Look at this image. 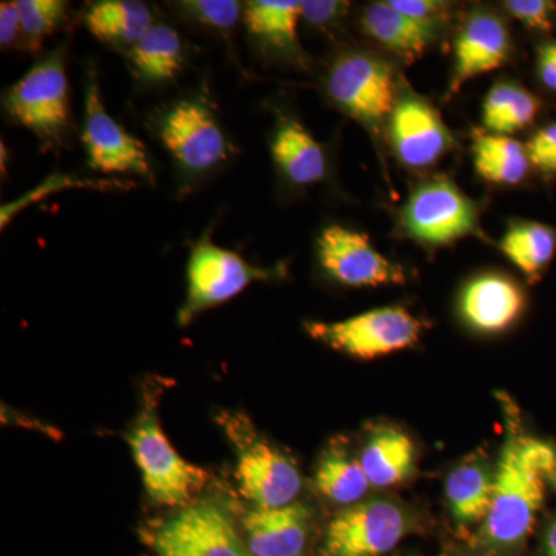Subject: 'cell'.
Returning <instances> with one entry per match:
<instances>
[{"label": "cell", "instance_id": "74e56055", "mask_svg": "<svg viewBox=\"0 0 556 556\" xmlns=\"http://www.w3.org/2000/svg\"><path fill=\"white\" fill-rule=\"evenodd\" d=\"M546 555L556 556V521L551 526L547 532Z\"/></svg>", "mask_w": 556, "mask_h": 556}, {"label": "cell", "instance_id": "603a6c76", "mask_svg": "<svg viewBox=\"0 0 556 556\" xmlns=\"http://www.w3.org/2000/svg\"><path fill=\"white\" fill-rule=\"evenodd\" d=\"M416 450L412 439L396 428L376 431L361 455V466L371 486L401 484L413 473Z\"/></svg>", "mask_w": 556, "mask_h": 556}, {"label": "cell", "instance_id": "f546056e", "mask_svg": "<svg viewBox=\"0 0 556 556\" xmlns=\"http://www.w3.org/2000/svg\"><path fill=\"white\" fill-rule=\"evenodd\" d=\"M22 25V49L38 53L67 13L62 0H16Z\"/></svg>", "mask_w": 556, "mask_h": 556}, {"label": "cell", "instance_id": "f35d334b", "mask_svg": "<svg viewBox=\"0 0 556 556\" xmlns=\"http://www.w3.org/2000/svg\"><path fill=\"white\" fill-rule=\"evenodd\" d=\"M552 481H554V485H555V489H556V470H555L554 479H552Z\"/></svg>", "mask_w": 556, "mask_h": 556}, {"label": "cell", "instance_id": "277c9868", "mask_svg": "<svg viewBox=\"0 0 556 556\" xmlns=\"http://www.w3.org/2000/svg\"><path fill=\"white\" fill-rule=\"evenodd\" d=\"M219 422L236 445L237 481L241 495L262 508L294 503L302 486L295 464L268 441L258 438L243 415L226 413Z\"/></svg>", "mask_w": 556, "mask_h": 556}, {"label": "cell", "instance_id": "5b68a950", "mask_svg": "<svg viewBox=\"0 0 556 556\" xmlns=\"http://www.w3.org/2000/svg\"><path fill=\"white\" fill-rule=\"evenodd\" d=\"M155 124L161 144L190 177L217 169L232 155L228 135L204 98L172 102Z\"/></svg>", "mask_w": 556, "mask_h": 556}, {"label": "cell", "instance_id": "d6a6232c", "mask_svg": "<svg viewBox=\"0 0 556 556\" xmlns=\"http://www.w3.org/2000/svg\"><path fill=\"white\" fill-rule=\"evenodd\" d=\"M530 164L544 178H556V123L541 127L526 144Z\"/></svg>", "mask_w": 556, "mask_h": 556}, {"label": "cell", "instance_id": "cb8c5ba5", "mask_svg": "<svg viewBox=\"0 0 556 556\" xmlns=\"http://www.w3.org/2000/svg\"><path fill=\"white\" fill-rule=\"evenodd\" d=\"M471 152L479 177L493 185L517 186L532 169L526 146L506 135L475 131Z\"/></svg>", "mask_w": 556, "mask_h": 556}, {"label": "cell", "instance_id": "4fadbf2b", "mask_svg": "<svg viewBox=\"0 0 556 556\" xmlns=\"http://www.w3.org/2000/svg\"><path fill=\"white\" fill-rule=\"evenodd\" d=\"M317 258L321 268L339 283L351 288L404 283L405 270L372 247L358 230L332 225L317 239Z\"/></svg>", "mask_w": 556, "mask_h": 556}, {"label": "cell", "instance_id": "44dd1931", "mask_svg": "<svg viewBox=\"0 0 556 556\" xmlns=\"http://www.w3.org/2000/svg\"><path fill=\"white\" fill-rule=\"evenodd\" d=\"M84 22L101 42L130 51L152 28V13L138 0H101L90 3Z\"/></svg>", "mask_w": 556, "mask_h": 556}, {"label": "cell", "instance_id": "8992f818", "mask_svg": "<svg viewBox=\"0 0 556 556\" xmlns=\"http://www.w3.org/2000/svg\"><path fill=\"white\" fill-rule=\"evenodd\" d=\"M129 444L146 492L155 503L182 506L206 484V471L182 459L172 447L160 426L155 405L139 415L131 428Z\"/></svg>", "mask_w": 556, "mask_h": 556}, {"label": "cell", "instance_id": "6da1fadb", "mask_svg": "<svg viewBox=\"0 0 556 556\" xmlns=\"http://www.w3.org/2000/svg\"><path fill=\"white\" fill-rule=\"evenodd\" d=\"M555 470V448L526 437L517 422L511 424L496 468L492 506L482 522L486 546L511 548L526 540Z\"/></svg>", "mask_w": 556, "mask_h": 556}, {"label": "cell", "instance_id": "d6986e66", "mask_svg": "<svg viewBox=\"0 0 556 556\" xmlns=\"http://www.w3.org/2000/svg\"><path fill=\"white\" fill-rule=\"evenodd\" d=\"M244 25L266 53L302 61L298 28L302 21L298 0H251L243 7Z\"/></svg>", "mask_w": 556, "mask_h": 556}, {"label": "cell", "instance_id": "1f68e13d", "mask_svg": "<svg viewBox=\"0 0 556 556\" xmlns=\"http://www.w3.org/2000/svg\"><path fill=\"white\" fill-rule=\"evenodd\" d=\"M504 9L530 30L551 33L556 24V3L551 0H507Z\"/></svg>", "mask_w": 556, "mask_h": 556}, {"label": "cell", "instance_id": "7402d4cb", "mask_svg": "<svg viewBox=\"0 0 556 556\" xmlns=\"http://www.w3.org/2000/svg\"><path fill=\"white\" fill-rule=\"evenodd\" d=\"M131 72L142 84L174 79L185 62V42L170 25L155 22L137 46L127 51Z\"/></svg>", "mask_w": 556, "mask_h": 556}, {"label": "cell", "instance_id": "f1b7e54d", "mask_svg": "<svg viewBox=\"0 0 556 556\" xmlns=\"http://www.w3.org/2000/svg\"><path fill=\"white\" fill-rule=\"evenodd\" d=\"M129 182L115 181V179H91L76 177V175L54 174L43 179L40 185L31 189L30 192L24 193L21 199L3 204L0 208V228L5 229L7 226L16 218L20 212L31 204L49 199L53 193L62 192L67 189H94V190H115L130 189Z\"/></svg>", "mask_w": 556, "mask_h": 556}, {"label": "cell", "instance_id": "e575fe53", "mask_svg": "<svg viewBox=\"0 0 556 556\" xmlns=\"http://www.w3.org/2000/svg\"><path fill=\"white\" fill-rule=\"evenodd\" d=\"M401 13L430 27L438 28L439 22L447 17L448 5L438 0H388Z\"/></svg>", "mask_w": 556, "mask_h": 556}, {"label": "cell", "instance_id": "7c38bea8", "mask_svg": "<svg viewBox=\"0 0 556 556\" xmlns=\"http://www.w3.org/2000/svg\"><path fill=\"white\" fill-rule=\"evenodd\" d=\"M407 515L391 501L357 503L329 522L324 556H383L401 543Z\"/></svg>", "mask_w": 556, "mask_h": 556}, {"label": "cell", "instance_id": "5bb4252c", "mask_svg": "<svg viewBox=\"0 0 556 556\" xmlns=\"http://www.w3.org/2000/svg\"><path fill=\"white\" fill-rule=\"evenodd\" d=\"M388 130L397 160L409 169L434 166L455 146L438 109L412 91L399 94Z\"/></svg>", "mask_w": 556, "mask_h": 556}, {"label": "cell", "instance_id": "836d02e7", "mask_svg": "<svg viewBox=\"0 0 556 556\" xmlns=\"http://www.w3.org/2000/svg\"><path fill=\"white\" fill-rule=\"evenodd\" d=\"M350 5L340 0H305L300 2V14L311 27L331 28L346 16Z\"/></svg>", "mask_w": 556, "mask_h": 556}, {"label": "cell", "instance_id": "3957f363", "mask_svg": "<svg viewBox=\"0 0 556 556\" xmlns=\"http://www.w3.org/2000/svg\"><path fill=\"white\" fill-rule=\"evenodd\" d=\"M325 89L336 108L375 134L390 119L399 100L393 68L367 51L339 54L328 70Z\"/></svg>", "mask_w": 556, "mask_h": 556}, {"label": "cell", "instance_id": "9c48e42d", "mask_svg": "<svg viewBox=\"0 0 556 556\" xmlns=\"http://www.w3.org/2000/svg\"><path fill=\"white\" fill-rule=\"evenodd\" d=\"M269 273L247 262L237 252L201 237L190 251L188 295L178 311V325L186 327L204 311L223 305L254 281L268 280Z\"/></svg>", "mask_w": 556, "mask_h": 556}, {"label": "cell", "instance_id": "e0dca14e", "mask_svg": "<svg viewBox=\"0 0 556 556\" xmlns=\"http://www.w3.org/2000/svg\"><path fill=\"white\" fill-rule=\"evenodd\" d=\"M309 511L300 504L255 507L243 519L251 556H300L308 541Z\"/></svg>", "mask_w": 556, "mask_h": 556}, {"label": "cell", "instance_id": "30bf717a", "mask_svg": "<svg viewBox=\"0 0 556 556\" xmlns=\"http://www.w3.org/2000/svg\"><path fill=\"white\" fill-rule=\"evenodd\" d=\"M159 556H251L232 517L218 501L182 507L152 536Z\"/></svg>", "mask_w": 556, "mask_h": 556}, {"label": "cell", "instance_id": "7a4b0ae2", "mask_svg": "<svg viewBox=\"0 0 556 556\" xmlns=\"http://www.w3.org/2000/svg\"><path fill=\"white\" fill-rule=\"evenodd\" d=\"M3 109L42 142V149L60 148L72 126L64 50L51 51L14 83L3 94Z\"/></svg>", "mask_w": 556, "mask_h": 556}, {"label": "cell", "instance_id": "9a60e30c", "mask_svg": "<svg viewBox=\"0 0 556 556\" xmlns=\"http://www.w3.org/2000/svg\"><path fill=\"white\" fill-rule=\"evenodd\" d=\"M511 40L506 22L489 11H477L460 28L455 43V65L447 97L452 98L464 84L506 64Z\"/></svg>", "mask_w": 556, "mask_h": 556}, {"label": "cell", "instance_id": "ac0fdd59", "mask_svg": "<svg viewBox=\"0 0 556 556\" xmlns=\"http://www.w3.org/2000/svg\"><path fill=\"white\" fill-rule=\"evenodd\" d=\"M270 153L280 174L299 188L324 181L328 174L327 150L298 119L277 121Z\"/></svg>", "mask_w": 556, "mask_h": 556}, {"label": "cell", "instance_id": "83f0119b", "mask_svg": "<svg viewBox=\"0 0 556 556\" xmlns=\"http://www.w3.org/2000/svg\"><path fill=\"white\" fill-rule=\"evenodd\" d=\"M316 484L321 495L346 506L357 504L371 486L361 460L353 459L340 448L329 450L321 457Z\"/></svg>", "mask_w": 556, "mask_h": 556}, {"label": "cell", "instance_id": "ba28073f", "mask_svg": "<svg viewBox=\"0 0 556 556\" xmlns=\"http://www.w3.org/2000/svg\"><path fill=\"white\" fill-rule=\"evenodd\" d=\"M401 223L404 232L416 243L445 247L478 232L479 207L452 179L434 178L409 193Z\"/></svg>", "mask_w": 556, "mask_h": 556}, {"label": "cell", "instance_id": "d590c367", "mask_svg": "<svg viewBox=\"0 0 556 556\" xmlns=\"http://www.w3.org/2000/svg\"><path fill=\"white\" fill-rule=\"evenodd\" d=\"M0 46L22 49V25L17 2L0 3Z\"/></svg>", "mask_w": 556, "mask_h": 556}, {"label": "cell", "instance_id": "52a82bcc", "mask_svg": "<svg viewBox=\"0 0 556 556\" xmlns=\"http://www.w3.org/2000/svg\"><path fill=\"white\" fill-rule=\"evenodd\" d=\"M305 329L332 350L369 361L415 345L426 325L402 306H386L331 324L308 321Z\"/></svg>", "mask_w": 556, "mask_h": 556}, {"label": "cell", "instance_id": "4316f807", "mask_svg": "<svg viewBox=\"0 0 556 556\" xmlns=\"http://www.w3.org/2000/svg\"><path fill=\"white\" fill-rule=\"evenodd\" d=\"M495 475L482 464H464L452 471L445 485L450 510L459 525L484 522L492 506Z\"/></svg>", "mask_w": 556, "mask_h": 556}, {"label": "cell", "instance_id": "8d00e7d4", "mask_svg": "<svg viewBox=\"0 0 556 556\" xmlns=\"http://www.w3.org/2000/svg\"><path fill=\"white\" fill-rule=\"evenodd\" d=\"M536 72L541 84L556 93V40H547L538 47Z\"/></svg>", "mask_w": 556, "mask_h": 556}, {"label": "cell", "instance_id": "2e32d148", "mask_svg": "<svg viewBox=\"0 0 556 556\" xmlns=\"http://www.w3.org/2000/svg\"><path fill=\"white\" fill-rule=\"evenodd\" d=\"M525 306L521 287L503 274L475 277L460 292V316L468 327L486 334L510 328L521 317Z\"/></svg>", "mask_w": 556, "mask_h": 556}, {"label": "cell", "instance_id": "d4e9b609", "mask_svg": "<svg viewBox=\"0 0 556 556\" xmlns=\"http://www.w3.org/2000/svg\"><path fill=\"white\" fill-rule=\"evenodd\" d=\"M501 251L532 283L541 280L556 254V228L538 222L510 223Z\"/></svg>", "mask_w": 556, "mask_h": 556}, {"label": "cell", "instance_id": "4dcf8cb0", "mask_svg": "<svg viewBox=\"0 0 556 556\" xmlns=\"http://www.w3.org/2000/svg\"><path fill=\"white\" fill-rule=\"evenodd\" d=\"M174 5L182 17L193 24L223 33L237 27L244 7L236 0H182Z\"/></svg>", "mask_w": 556, "mask_h": 556}, {"label": "cell", "instance_id": "484cf974", "mask_svg": "<svg viewBox=\"0 0 556 556\" xmlns=\"http://www.w3.org/2000/svg\"><path fill=\"white\" fill-rule=\"evenodd\" d=\"M541 101L521 84L497 83L486 93L482 104V123L486 131L496 135L517 134L535 123Z\"/></svg>", "mask_w": 556, "mask_h": 556}, {"label": "cell", "instance_id": "8fae6325", "mask_svg": "<svg viewBox=\"0 0 556 556\" xmlns=\"http://www.w3.org/2000/svg\"><path fill=\"white\" fill-rule=\"evenodd\" d=\"M83 142L87 163L101 174L150 177L148 150L126 131L105 109L97 72L89 68L84 94Z\"/></svg>", "mask_w": 556, "mask_h": 556}, {"label": "cell", "instance_id": "ffe728a7", "mask_svg": "<svg viewBox=\"0 0 556 556\" xmlns=\"http://www.w3.org/2000/svg\"><path fill=\"white\" fill-rule=\"evenodd\" d=\"M361 25L365 35L409 62L422 56L437 36V28L412 20L390 2L369 5L362 14Z\"/></svg>", "mask_w": 556, "mask_h": 556}]
</instances>
